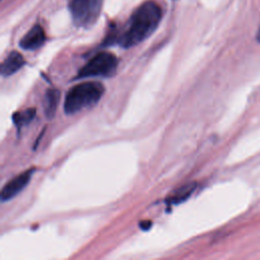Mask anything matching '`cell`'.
<instances>
[{
	"instance_id": "6da1fadb",
	"label": "cell",
	"mask_w": 260,
	"mask_h": 260,
	"mask_svg": "<svg viewBox=\"0 0 260 260\" xmlns=\"http://www.w3.org/2000/svg\"><path fill=\"white\" fill-rule=\"evenodd\" d=\"M161 16V8L156 2H143L134 10L126 29L116 42L123 48H130L141 43L156 29Z\"/></svg>"
},
{
	"instance_id": "7a4b0ae2",
	"label": "cell",
	"mask_w": 260,
	"mask_h": 260,
	"mask_svg": "<svg viewBox=\"0 0 260 260\" xmlns=\"http://www.w3.org/2000/svg\"><path fill=\"white\" fill-rule=\"evenodd\" d=\"M105 92V87L96 81H87L71 87L65 98L64 112L67 115L93 107Z\"/></svg>"
},
{
	"instance_id": "3957f363",
	"label": "cell",
	"mask_w": 260,
	"mask_h": 260,
	"mask_svg": "<svg viewBox=\"0 0 260 260\" xmlns=\"http://www.w3.org/2000/svg\"><path fill=\"white\" fill-rule=\"evenodd\" d=\"M104 0H71L69 11L74 24L78 27L89 28L101 13Z\"/></svg>"
},
{
	"instance_id": "277c9868",
	"label": "cell",
	"mask_w": 260,
	"mask_h": 260,
	"mask_svg": "<svg viewBox=\"0 0 260 260\" xmlns=\"http://www.w3.org/2000/svg\"><path fill=\"white\" fill-rule=\"evenodd\" d=\"M118 67L117 57L109 52H101L94 55L78 72L77 78L86 77H111Z\"/></svg>"
},
{
	"instance_id": "5b68a950",
	"label": "cell",
	"mask_w": 260,
	"mask_h": 260,
	"mask_svg": "<svg viewBox=\"0 0 260 260\" xmlns=\"http://www.w3.org/2000/svg\"><path fill=\"white\" fill-rule=\"evenodd\" d=\"M35 169H29L18 176L14 177L12 180H10L5 186L2 188L1 191V201L5 202L7 200L12 199L14 196H16L22 189L29 183L31 175L34 174Z\"/></svg>"
},
{
	"instance_id": "8992f818",
	"label": "cell",
	"mask_w": 260,
	"mask_h": 260,
	"mask_svg": "<svg viewBox=\"0 0 260 260\" xmlns=\"http://www.w3.org/2000/svg\"><path fill=\"white\" fill-rule=\"evenodd\" d=\"M46 41V34L44 28L37 24L34 25L19 41V46L23 50L34 51L41 48Z\"/></svg>"
},
{
	"instance_id": "52a82bcc",
	"label": "cell",
	"mask_w": 260,
	"mask_h": 260,
	"mask_svg": "<svg viewBox=\"0 0 260 260\" xmlns=\"http://www.w3.org/2000/svg\"><path fill=\"white\" fill-rule=\"evenodd\" d=\"M25 61L22 55L16 51H12L1 64V74L2 76H10L17 72L23 65Z\"/></svg>"
},
{
	"instance_id": "ba28073f",
	"label": "cell",
	"mask_w": 260,
	"mask_h": 260,
	"mask_svg": "<svg viewBox=\"0 0 260 260\" xmlns=\"http://www.w3.org/2000/svg\"><path fill=\"white\" fill-rule=\"evenodd\" d=\"M59 99L60 92L58 89L51 88L47 90L45 95V114L47 118L51 119L54 117L59 103Z\"/></svg>"
},
{
	"instance_id": "9c48e42d",
	"label": "cell",
	"mask_w": 260,
	"mask_h": 260,
	"mask_svg": "<svg viewBox=\"0 0 260 260\" xmlns=\"http://www.w3.org/2000/svg\"><path fill=\"white\" fill-rule=\"evenodd\" d=\"M196 189V184L195 183H190L187 184L183 187H181L180 189H178L176 192H174L167 200L166 202L168 204H179L184 202L185 200H187L191 194L193 193V191Z\"/></svg>"
},
{
	"instance_id": "30bf717a",
	"label": "cell",
	"mask_w": 260,
	"mask_h": 260,
	"mask_svg": "<svg viewBox=\"0 0 260 260\" xmlns=\"http://www.w3.org/2000/svg\"><path fill=\"white\" fill-rule=\"evenodd\" d=\"M35 116H36V109L29 108L24 111L14 113L12 116V120H13V123L16 126L17 130L20 131V129L23 126L29 124L32 121Z\"/></svg>"
},
{
	"instance_id": "8fae6325",
	"label": "cell",
	"mask_w": 260,
	"mask_h": 260,
	"mask_svg": "<svg viewBox=\"0 0 260 260\" xmlns=\"http://www.w3.org/2000/svg\"><path fill=\"white\" fill-rule=\"evenodd\" d=\"M151 224H152V222H151L150 220H141V221L139 222V226H140V229L143 230V231L149 230V229L151 228Z\"/></svg>"
},
{
	"instance_id": "7c38bea8",
	"label": "cell",
	"mask_w": 260,
	"mask_h": 260,
	"mask_svg": "<svg viewBox=\"0 0 260 260\" xmlns=\"http://www.w3.org/2000/svg\"><path fill=\"white\" fill-rule=\"evenodd\" d=\"M256 38H257V40L260 42V27H259V29H258V31H257V35H256Z\"/></svg>"
}]
</instances>
